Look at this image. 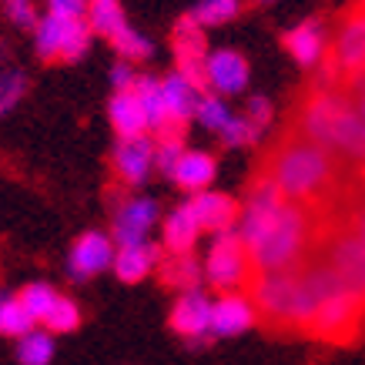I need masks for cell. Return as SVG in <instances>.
Listing matches in <instances>:
<instances>
[{
	"instance_id": "1",
	"label": "cell",
	"mask_w": 365,
	"mask_h": 365,
	"mask_svg": "<svg viewBox=\"0 0 365 365\" xmlns=\"http://www.w3.org/2000/svg\"><path fill=\"white\" fill-rule=\"evenodd\" d=\"M238 238L248 248L255 272H282L305 265L319 252V222L309 205L288 201L268 175L255 171L242 198Z\"/></svg>"
},
{
	"instance_id": "2",
	"label": "cell",
	"mask_w": 365,
	"mask_h": 365,
	"mask_svg": "<svg viewBox=\"0 0 365 365\" xmlns=\"http://www.w3.org/2000/svg\"><path fill=\"white\" fill-rule=\"evenodd\" d=\"M258 171L272 178L288 201L309 205L312 211L325 208L342 185V161L329 155L325 148H319L315 141L302 138L299 131L282 134L268 148Z\"/></svg>"
},
{
	"instance_id": "3",
	"label": "cell",
	"mask_w": 365,
	"mask_h": 365,
	"mask_svg": "<svg viewBox=\"0 0 365 365\" xmlns=\"http://www.w3.org/2000/svg\"><path fill=\"white\" fill-rule=\"evenodd\" d=\"M292 131L315 141L339 161L365 168V118L345 88H309L302 94Z\"/></svg>"
},
{
	"instance_id": "4",
	"label": "cell",
	"mask_w": 365,
	"mask_h": 365,
	"mask_svg": "<svg viewBox=\"0 0 365 365\" xmlns=\"http://www.w3.org/2000/svg\"><path fill=\"white\" fill-rule=\"evenodd\" d=\"M201 272H205V282H208L218 295L222 292H245L248 282H252L255 268L252 258H248V248L238 238V232H222V235H211L208 255L201 262Z\"/></svg>"
},
{
	"instance_id": "5",
	"label": "cell",
	"mask_w": 365,
	"mask_h": 365,
	"mask_svg": "<svg viewBox=\"0 0 365 365\" xmlns=\"http://www.w3.org/2000/svg\"><path fill=\"white\" fill-rule=\"evenodd\" d=\"M299 268H282V272H255L248 282V295L255 302L258 319L272 329H292L295 315V292H299Z\"/></svg>"
},
{
	"instance_id": "6",
	"label": "cell",
	"mask_w": 365,
	"mask_h": 365,
	"mask_svg": "<svg viewBox=\"0 0 365 365\" xmlns=\"http://www.w3.org/2000/svg\"><path fill=\"white\" fill-rule=\"evenodd\" d=\"M94 34H91L84 17H51L44 14L37 27H34V51L41 61H61V64H74L81 57H88Z\"/></svg>"
},
{
	"instance_id": "7",
	"label": "cell",
	"mask_w": 365,
	"mask_h": 365,
	"mask_svg": "<svg viewBox=\"0 0 365 365\" xmlns=\"http://www.w3.org/2000/svg\"><path fill=\"white\" fill-rule=\"evenodd\" d=\"M319 255L332 265V272L339 275L345 292L365 309V245L345 225H339V228L329 232V242L322 245Z\"/></svg>"
},
{
	"instance_id": "8",
	"label": "cell",
	"mask_w": 365,
	"mask_h": 365,
	"mask_svg": "<svg viewBox=\"0 0 365 365\" xmlns=\"http://www.w3.org/2000/svg\"><path fill=\"white\" fill-rule=\"evenodd\" d=\"M362 322H365V309L342 288V292H335L332 299L322 302V309L315 312V319H312V325H309V332L305 335L319 339V342L345 345L359 335Z\"/></svg>"
},
{
	"instance_id": "9",
	"label": "cell",
	"mask_w": 365,
	"mask_h": 365,
	"mask_svg": "<svg viewBox=\"0 0 365 365\" xmlns=\"http://www.w3.org/2000/svg\"><path fill=\"white\" fill-rule=\"evenodd\" d=\"M114 252H118V245H114L111 232H98V228H91V232H81L71 245V252H67V278L74 282V285H84L91 278H98L101 272H111L114 265Z\"/></svg>"
},
{
	"instance_id": "10",
	"label": "cell",
	"mask_w": 365,
	"mask_h": 365,
	"mask_svg": "<svg viewBox=\"0 0 365 365\" xmlns=\"http://www.w3.org/2000/svg\"><path fill=\"white\" fill-rule=\"evenodd\" d=\"M171 51H175V71L188 78L198 91H208L205 84V61H208V31L198 27L188 14H181L171 31Z\"/></svg>"
},
{
	"instance_id": "11",
	"label": "cell",
	"mask_w": 365,
	"mask_h": 365,
	"mask_svg": "<svg viewBox=\"0 0 365 365\" xmlns=\"http://www.w3.org/2000/svg\"><path fill=\"white\" fill-rule=\"evenodd\" d=\"M168 325L171 332L181 335L191 349H201V345L211 339V299L205 288H191V292H178L175 305L168 312Z\"/></svg>"
},
{
	"instance_id": "12",
	"label": "cell",
	"mask_w": 365,
	"mask_h": 365,
	"mask_svg": "<svg viewBox=\"0 0 365 365\" xmlns=\"http://www.w3.org/2000/svg\"><path fill=\"white\" fill-rule=\"evenodd\" d=\"M205 84L218 98H238L252 84V64L235 47H211L205 61Z\"/></svg>"
},
{
	"instance_id": "13",
	"label": "cell",
	"mask_w": 365,
	"mask_h": 365,
	"mask_svg": "<svg viewBox=\"0 0 365 365\" xmlns=\"http://www.w3.org/2000/svg\"><path fill=\"white\" fill-rule=\"evenodd\" d=\"M161 222V205L148 195H131V198L118 201L111 218V238L114 245H138L151 242L148 235L155 232V225Z\"/></svg>"
},
{
	"instance_id": "14",
	"label": "cell",
	"mask_w": 365,
	"mask_h": 365,
	"mask_svg": "<svg viewBox=\"0 0 365 365\" xmlns=\"http://www.w3.org/2000/svg\"><path fill=\"white\" fill-rule=\"evenodd\" d=\"M329 61L342 74V84L365 71V14L359 7L345 14L335 37L329 41Z\"/></svg>"
},
{
	"instance_id": "15",
	"label": "cell",
	"mask_w": 365,
	"mask_h": 365,
	"mask_svg": "<svg viewBox=\"0 0 365 365\" xmlns=\"http://www.w3.org/2000/svg\"><path fill=\"white\" fill-rule=\"evenodd\" d=\"M205 91H198L188 78H181L178 71L161 78V104H165V128L158 134H188V124L195 121V108ZM155 134V138H158Z\"/></svg>"
},
{
	"instance_id": "16",
	"label": "cell",
	"mask_w": 365,
	"mask_h": 365,
	"mask_svg": "<svg viewBox=\"0 0 365 365\" xmlns=\"http://www.w3.org/2000/svg\"><path fill=\"white\" fill-rule=\"evenodd\" d=\"M111 168L124 188H141L155 171V138L141 134V138H118L111 151Z\"/></svg>"
},
{
	"instance_id": "17",
	"label": "cell",
	"mask_w": 365,
	"mask_h": 365,
	"mask_svg": "<svg viewBox=\"0 0 365 365\" xmlns=\"http://www.w3.org/2000/svg\"><path fill=\"white\" fill-rule=\"evenodd\" d=\"M258 312L248 292H222L211 299V339H235L255 329Z\"/></svg>"
},
{
	"instance_id": "18",
	"label": "cell",
	"mask_w": 365,
	"mask_h": 365,
	"mask_svg": "<svg viewBox=\"0 0 365 365\" xmlns=\"http://www.w3.org/2000/svg\"><path fill=\"white\" fill-rule=\"evenodd\" d=\"M329 31H325V17H305L302 24H295L292 31L282 34V47L288 51V57L295 61L305 71H315V67L325 61L329 54Z\"/></svg>"
},
{
	"instance_id": "19",
	"label": "cell",
	"mask_w": 365,
	"mask_h": 365,
	"mask_svg": "<svg viewBox=\"0 0 365 365\" xmlns=\"http://www.w3.org/2000/svg\"><path fill=\"white\" fill-rule=\"evenodd\" d=\"M188 201H191V208H195V215H198L201 232L222 235V232H232L235 225H238L242 201H235L225 191L208 188V191H198V195H188Z\"/></svg>"
},
{
	"instance_id": "20",
	"label": "cell",
	"mask_w": 365,
	"mask_h": 365,
	"mask_svg": "<svg viewBox=\"0 0 365 365\" xmlns=\"http://www.w3.org/2000/svg\"><path fill=\"white\" fill-rule=\"evenodd\" d=\"M215 178H218V158L211 151H201V148H185V155L178 158L168 181L185 195H198V191H208L215 185Z\"/></svg>"
},
{
	"instance_id": "21",
	"label": "cell",
	"mask_w": 365,
	"mask_h": 365,
	"mask_svg": "<svg viewBox=\"0 0 365 365\" xmlns=\"http://www.w3.org/2000/svg\"><path fill=\"white\" fill-rule=\"evenodd\" d=\"M201 225H198V215L191 208V201L185 198L181 205L168 211V218L161 222V248L168 255H185V252H195V245L201 238Z\"/></svg>"
},
{
	"instance_id": "22",
	"label": "cell",
	"mask_w": 365,
	"mask_h": 365,
	"mask_svg": "<svg viewBox=\"0 0 365 365\" xmlns=\"http://www.w3.org/2000/svg\"><path fill=\"white\" fill-rule=\"evenodd\" d=\"M165 248L155 242H138V245H118L114 252V265L111 272L121 278L124 285H138L148 275L158 272V262H161Z\"/></svg>"
},
{
	"instance_id": "23",
	"label": "cell",
	"mask_w": 365,
	"mask_h": 365,
	"mask_svg": "<svg viewBox=\"0 0 365 365\" xmlns=\"http://www.w3.org/2000/svg\"><path fill=\"white\" fill-rule=\"evenodd\" d=\"M108 121H111L118 138H141V134H151L148 111H144L141 98L134 94V88L114 91L111 94V101H108Z\"/></svg>"
},
{
	"instance_id": "24",
	"label": "cell",
	"mask_w": 365,
	"mask_h": 365,
	"mask_svg": "<svg viewBox=\"0 0 365 365\" xmlns=\"http://www.w3.org/2000/svg\"><path fill=\"white\" fill-rule=\"evenodd\" d=\"M158 278L171 292H191V288L205 285V272H201V262L195 258V252H185V255L165 252L161 262H158Z\"/></svg>"
},
{
	"instance_id": "25",
	"label": "cell",
	"mask_w": 365,
	"mask_h": 365,
	"mask_svg": "<svg viewBox=\"0 0 365 365\" xmlns=\"http://www.w3.org/2000/svg\"><path fill=\"white\" fill-rule=\"evenodd\" d=\"M84 21H88V27H91L94 37L111 41V37H118V34L128 27V14H124L121 0H91Z\"/></svg>"
},
{
	"instance_id": "26",
	"label": "cell",
	"mask_w": 365,
	"mask_h": 365,
	"mask_svg": "<svg viewBox=\"0 0 365 365\" xmlns=\"http://www.w3.org/2000/svg\"><path fill=\"white\" fill-rule=\"evenodd\" d=\"M54 352H57L54 335L47 332V329H41V325H34L31 332H24L17 339V349H14L21 365H51L54 362Z\"/></svg>"
},
{
	"instance_id": "27",
	"label": "cell",
	"mask_w": 365,
	"mask_h": 365,
	"mask_svg": "<svg viewBox=\"0 0 365 365\" xmlns=\"http://www.w3.org/2000/svg\"><path fill=\"white\" fill-rule=\"evenodd\" d=\"M245 0H198L188 11V17L205 31H215V27H225L232 24L235 17H242Z\"/></svg>"
},
{
	"instance_id": "28",
	"label": "cell",
	"mask_w": 365,
	"mask_h": 365,
	"mask_svg": "<svg viewBox=\"0 0 365 365\" xmlns=\"http://www.w3.org/2000/svg\"><path fill=\"white\" fill-rule=\"evenodd\" d=\"M17 299H21L24 312L31 315L34 325H41L47 319V312L54 309V302L61 299V292H57L51 282H27V285L17 292Z\"/></svg>"
},
{
	"instance_id": "29",
	"label": "cell",
	"mask_w": 365,
	"mask_h": 365,
	"mask_svg": "<svg viewBox=\"0 0 365 365\" xmlns=\"http://www.w3.org/2000/svg\"><path fill=\"white\" fill-rule=\"evenodd\" d=\"M34 322L24 312L17 292H0V335L4 339H21L24 332H31Z\"/></svg>"
},
{
	"instance_id": "30",
	"label": "cell",
	"mask_w": 365,
	"mask_h": 365,
	"mask_svg": "<svg viewBox=\"0 0 365 365\" xmlns=\"http://www.w3.org/2000/svg\"><path fill=\"white\" fill-rule=\"evenodd\" d=\"M27 91H31V81H27L21 67L0 64V118H7L27 98Z\"/></svg>"
},
{
	"instance_id": "31",
	"label": "cell",
	"mask_w": 365,
	"mask_h": 365,
	"mask_svg": "<svg viewBox=\"0 0 365 365\" xmlns=\"http://www.w3.org/2000/svg\"><path fill=\"white\" fill-rule=\"evenodd\" d=\"M134 94L141 98L144 111H148V121H151V131H161L165 128V104H161V78L155 74H138L134 81Z\"/></svg>"
},
{
	"instance_id": "32",
	"label": "cell",
	"mask_w": 365,
	"mask_h": 365,
	"mask_svg": "<svg viewBox=\"0 0 365 365\" xmlns=\"http://www.w3.org/2000/svg\"><path fill=\"white\" fill-rule=\"evenodd\" d=\"M232 108H228V101L218 98V94H211V91H205L198 98V108H195V124L198 128H205V131L218 134L225 128V124L232 121Z\"/></svg>"
},
{
	"instance_id": "33",
	"label": "cell",
	"mask_w": 365,
	"mask_h": 365,
	"mask_svg": "<svg viewBox=\"0 0 365 365\" xmlns=\"http://www.w3.org/2000/svg\"><path fill=\"white\" fill-rule=\"evenodd\" d=\"M81 305L74 299H67V295H61V299L54 302V309L47 312V319L41 322V329H47V332L54 335H71V332H78L81 329Z\"/></svg>"
},
{
	"instance_id": "34",
	"label": "cell",
	"mask_w": 365,
	"mask_h": 365,
	"mask_svg": "<svg viewBox=\"0 0 365 365\" xmlns=\"http://www.w3.org/2000/svg\"><path fill=\"white\" fill-rule=\"evenodd\" d=\"M262 134L265 131L255 128L245 114H232V121L218 131V141H222V148H228V151H242V148H255V144L262 141Z\"/></svg>"
},
{
	"instance_id": "35",
	"label": "cell",
	"mask_w": 365,
	"mask_h": 365,
	"mask_svg": "<svg viewBox=\"0 0 365 365\" xmlns=\"http://www.w3.org/2000/svg\"><path fill=\"white\" fill-rule=\"evenodd\" d=\"M108 44L118 51V57H121V61H131V64H138V61H148V57L155 54L151 37H144L141 31H134L131 24H128V27H124L118 37H111Z\"/></svg>"
},
{
	"instance_id": "36",
	"label": "cell",
	"mask_w": 365,
	"mask_h": 365,
	"mask_svg": "<svg viewBox=\"0 0 365 365\" xmlns=\"http://www.w3.org/2000/svg\"><path fill=\"white\" fill-rule=\"evenodd\" d=\"M181 155H185V138L181 134H158L155 138V171H161L168 178Z\"/></svg>"
},
{
	"instance_id": "37",
	"label": "cell",
	"mask_w": 365,
	"mask_h": 365,
	"mask_svg": "<svg viewBox=\"0 0 365 365\" xmlns=\"http://www.w3.org/2000/svg\"><path fill=\"white\" fill-rule=\"evenodd\" d=\"M0 11H4L7 24H14L17 31H34L37 21H41L34 0H0Z\"/></svg>"
},
{
	"instance_id": "38",
	"label": "cell",
	"mask_w": 365,
	"mask_h": 365,
	"mask_svg": "<svg viewBox=\"0 0 365 365\" xmlns=\"http://www.w3.org/2000/svg\"><path fill=\"white\" fill-rule=\"evenodd\" d=\"M245 118H248L255 128L268 131V128H272V121H275V104H272L265 94H252V98H248V104H245Z\"/></svg>"
},
{
	"instance_id": "39",
	"label": "cell",
	"mask_w": 365,
	"mask_h": 365,
	"mask_svg": "<svg viewBox=\"0 0 365 365\" xmlns=\"http://www.w3.org/2000/svg\"><path fill=\"white\" fill-rule=\"evenodd\" d=\"M47 14L51 17H84L88 4L84 0H47Z\"/></svg>"
},
{
	"instance_id": "40",
	"label": "cell",
	"mask_w": 365,
	"mask_h": 365,
	"mask_svg": "<svg viewBox=\"0 0 365 365\" xmlns=\"http://www.w3.org/2000/svg\"><path fill=\"white\" fill-rule=\"evenodd\" d=\"M134 81H138V71H134V64H131V61H121V57H118V64L111 67V84H114V91L134 88Z\"/></svg>"
},
{
	"instance_id": "41",
	"label": "cell",
	"mask_w": 365,
	"mask_h": 365,
	"mask_svg": "<svg viewBox=\"0 0 365 365\" xmlns=\"http://www.w3.org/2000/svg\"><path fill=\"white\" fill-rule=\"evenodd\" d=\"M345 228H349V232L355 235V238H359V242L365 245V198H359L355 201V208L349 211V218H345Z\"/></svg>"
},
{
	"instance_id": "42",
	"label": "cell",
	"mask_w": 365,
	"mask_h": 365,
	"mask_svg": "<svg viewBox=\"0 0 365 365\" xmlns=\"http://www.w3.org/2000/svg\"><path fill=\"white\" fill-rule=\"evenodd\" d=\"M252 4H258V7H268V4H278V0H252Z\"/></svg>"
},
{
	"instance_id": "43",
	"label": "cell",
	"mask_w": 365,
	"mask_h": 365,
	"mask_svg": "<svg viewBox=\"0 0 365 365\" xmlns=\"http://www.w3.org/2000/svg\"><path fill=\"white\" fill-rule=\"evenodd\" d=\"M355 7H359V11H362V14H365V0H359V4H355Z\"/></svg>"
},
{
	"instance_id": "44",
	"label": "cell",
	"mask_w": 365,
	"mask_h": 365,
	"mask_svg": "<svg viewBox=\"0 0 365 365\" xmlns=\"http://www.w3.org/2000/svg\"><path fill=\"white\" fill-rule=\"evenodd\" d=\"M362 181H365V168H362Z\"/></svg>"
},
{
	"instance_id": "45",
	"label": "cell",
	"mask_w": 365,
	"mask_h": 365,
	"mask_svg": "<svg viewBox=\"0 0 365 365\" xmlns=\"http://www.w3.org/2000/svg\"><path fill=\"white\" fill-rule=\"evenodd\" d=\"M84 4H91V0H84Z\"/></svg>"
}]
</instances>
